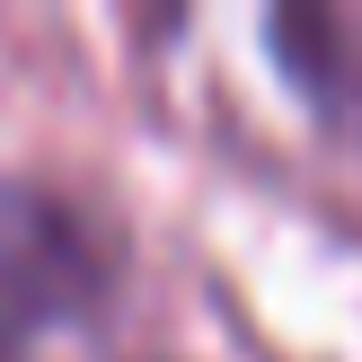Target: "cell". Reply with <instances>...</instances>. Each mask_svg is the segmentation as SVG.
<instances>
[{"mask_svg": "<svg viewBox=\"0 0 362 362\" xmlns=\"http://www.w3.org/2000/svg\"><path fill=\"white\" fill-rule=\"evenodd\" d=\"M292 98L336 133H362V18L354 9H274L265 18Z\"/></svg>", "mask_w": 362, "mask_h": 362, "instance_id": "7a4b0ae2", "label": "cell"}, {"mask_svg": "<svg viewBox=\"0 0 362 362\" xmlns=\"http://www.w3.org/2000/svg\"><path fill=\"white\" fill-rule=\"evenodd\" d=\"M124 239L62 186L0 159V362H27L45 336L88 327L115 300Z\"/></svg>", "mask_w": 362, "mask_h": 362, "instance_id": "6da1fadb", "label": "cell"}]
</instances>
